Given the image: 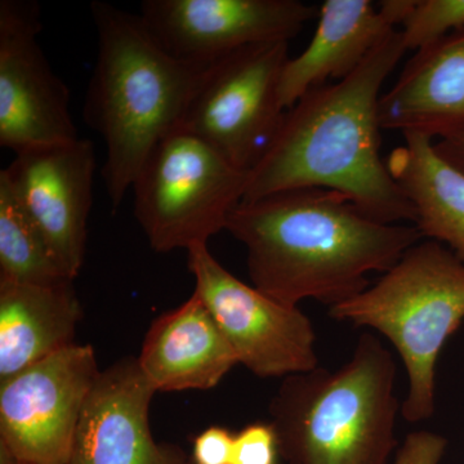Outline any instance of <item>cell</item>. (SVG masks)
I'll return each mask as SVG.
<instances>
[{"label": "cell", "instance_id": "cell-21", "mask_svg": "<svg viewBox=\"0 0 464 464\" xmlns=\"http://www.w3.org/2000/svg\"><path fill=\"white\" fill-rule=\"evenodd\" d=\"M277 453L271 424H250L235 436L232 464H275Z\"/></svg>", "mask_w": 464, "mask_h": 464}, {"label": "cell", "instance_id": "cell-16", "mask_svg": "<svg viewBox=\"0 0 464 464\" xmlns=\"http://www.w3.org/2000/svg\"><path fill=\"white\" fill-rule=\"evenodd\" d=\"M306 50L289 58L279 82V101L292 108L308 92L356 72L395 24L371 0H325Z\"/></svg>", "mask_w": 464, "mask_h": 464}, {"label": "cell", "instance_id": "cell-24", "mask_svg": "<svg viewBox=\"0 0 464 464\" xmlns=\"http://www.w3.org/2000/svg\"><path fill=\"white\" fill-rule=\"evenodd\" d=\"M435 146L442 158L464 172V130L436 140Z\"/></svg>", "mask_w": 464, "mask_h": 464}, {"label": "cell", "instance_id": "cell-23", "mask_svg": "<svg viewBox=\"0 0 464 464\" xmlns=\"http://www.w3.org/2000/svg\"><path fill=\"white\" fill-rule=\"evenodd\" d=\"M235 435L224 427H209L194 442V464H232Z\"/></svg>", "mask_w": 464, "mask_h": 464}, {"label": "cell", "instance_id": "cell-19", "mask_svg": "<svg viewBox=\"0 0 464 464\" xmlns=\"http://www.w3.org/2000/svg\"><path fill=\"white\" fill-rule=\"evenodd\" d=\"M0 282L56 285L74 282L0 172Z\"/></svg>", "mask_w": 464, "mask_h": 464}, {"label": "cell", "instance_id": "cell-18", "mask_svg": "<svg viewBox=\"0 0 464 464\" xmlns=\"http://www.w3.org/2000/svg\"><path fill=\"white\" fill-rule=\"evenodd\" d=\"M404 143L386 159L415 210V227L464 262V172L436 150L435 140L404 133Z\"/></svg>", "mask_w": 464, "mask_h": 464}, {"label": "cell", "instance_id": "cell-8", "mask_svg": "<svg viewBox=\"0 0 464 464\" xmlns=\"http://www.w3.org/2000/svg\"><path fill=\"white\" fill-rule=\"evenodd\" d=\"M195 290L215 317L237 362L259 378H285L319 366L313 323L289 307L240 282L219 264L208 246L188 250Z\"/></svg>", "mask_w": 464, "mask_h": 464}, {"label": "cell", "instance_id": "cell-6", "mask_svg": "<svg viewBox=\"0 0 464 464\" xmlns=\"http://www.w3.org/2000/svg\"><path fill=\"white\" fill-rule=\"evenodd\" d=\"M248 172L194 134L159 143L134 181V216L158 253L208 246L243 201Z\"/></svg>", "mask_w": 464, "mask_h": 464}, {"label": "cell", "instance_id": "cell-13", "mask_svg": "<svg viewBox=\"0 0 464 464\" xmlns=\"http://www.w3.org/2000/svg\"><path fill=\"white\" fill-rule=\"evenodd\" d=\"M155 391L137 357L101 371L92 389L67 464H188L176 445L159 444L150 429Z\"/></svg>", "mask_w": 464, "mask_h": 464}, {"label": "cell", "instance_id": "cell-26", "mask_svg": "<svg viewBox=\"0 0 464 464\" xmlns=\"http://www.w3.org/2000/svg\"><path fill=\"white\" fill-rule=\"evenodd\" d=\"M188 464H194V462H192V460H188Z\"/></svg>", "mask_w": 464, "mask_h": 464}, {"label": "cell", "instance_id": "cell-25", "mask_svg": "<svg viewBox=\"0 0 464 464\" xmlns=\"http://www.w3.org/2000/svg\"><path fill=\"white\" fill-rule=\"evenodd\" d=\"M0 464H30L18 460L14 456L8 453L5 449L0 448Z\"/></svg>", "mask_w": 464, "mask_h": 464}, {"label": "cell", "instance_id": "cell-14", "mask_svg": "<svg viewBox=\"0 0 464 464\" xmlns=\"http://www.w3.org/2000/svg\"><path fill=\"white\" fill-rule=\"evenodd\" d=\"M137 360L157 392L215 389L239 364L195 292L181 306L152 322Z\"/></svg>", "mask_w": 464, "mask_h": 464}, {"label": "cell", "instance_id": "cell-17", "mask_svg": "<svg viewBox=\"0 0 464 464\" xmlns=\"http://www.w3.org/2000/svg\"><path fill=\"white\" fill-rule=\"evenodd\" d=\"M72 283L0 282V383L75 344L83 311Z\"/></svg>", "mask_w": 464, "mask_h": 464}, {"label": "cell", "instance_id": "cell-1", "mask_svg": "<svg viewBox=\"0 0 464 464\" xmlns=\"http://www.w3.org/2000/svg\"><path fill=\"white\" fill-rule=\"evenodd\" d=\"M405 52L401 33L393 30L353 74L308 92L286 110L248 172L243 201L325 188L382 224L414 225V208L381 155V91Z\"/></svg>", "mask_w": 464, "mask_h": 464}, {"label": "cell", "instance_id": "cell-15", "mask_svg": "<svg viewBox=\"0 0 464 464\" xmlns=\"http://www.w3.org/2000/svg\"><path fill=\"white\" fill-rule=\"evenodd\" d=\"M382 130L432 140L464 130V29L415 52L380 101Z\"/></svg>", "mask_w": 464, "mask_h": 464}, {"label": "cell", "instance_id": "cell-11", "mask_svg": "<svg viewBox=\"0 0 464 464\" xmlns=\"http://www.w3.org/2000/svg\"><path fill=\"white\" fill-rule=\"evenodd\" d=\"M319 9L301 0H145L140 17L173 57L213 63L249 45L289 42Z\"/></svg>", "mask_w": 464, "mask_h": 464}, {"label": "cell", "instance_id": "cell-22", "mask_svg": "<svg viewBox=\"0 0 464 464\" xmlns=\"http://www.w3.org/2000/svg\"><path fill=\"white\" fill-rule=\"evenodd\" d=\"M447 448V438L439 433L411 432L399 448L392 464H440Z\"/></svg>", "mask_w": 464, "mask_h": 464}, {"label": "cell", "instance_id": "cell-9", "mask_svg": "<svg viewBox=\"0 0 464 464\" xmlns=\"http://www.w3.org/2000/svg\"><path fill=\"white\" fill-rule=\"evenodd\" d=\"M101 373L90 344H72L0 383V448L30 464H67Z\"/></svg>", "mask_w": 464, "mask_h": 464}, {"label": "cell", "instance_id": "cell-4", "mask_svg": "<svg viewBox=\"0 0 464 464\" xmlns=\"http://www.w3.org/2000/svg\"><path fill=\"white\" fill-rule=\"evenodd\" d=\"M395 359L364 333L338 371L284 378L268 413L286 464H389L398 448Z\"/></svg>", "mask_w": 464, "mask_h": 464}, {"label": "cell", "instance_id": "cell-2", "mask_svg": "<svg viewBox=\"0 0 464 464\" xmlns=\"http://www.w3.org/2000/svg\"><path fill=\"white\" fill-rule=\"evenodd\" d=\"M246 248L252 285L289 307H333L372 285L423 240L414 225L382 224L340 192L295 188L243 201L226 225Z\"/></svg>", "mask_w": 464, "mask_h": 464}, {"label": "cell", "instance_id": "cell-20", "mask_svg": "<svg viewBox=\"0 0 464 464\" xmlns=\"http://www.w3.org/2000/svg\"><path fill=\"white\" fill-rule=\"evenodd\" d=\"M464 29V0H415L402 23L406 52H420Z\"/></svg>", "mask_w": 464, "mask_h": 464}, {"label": "cell", "instance_id": "cell-3", "mask_svg": "<svg viewBox=\"0 0 464 464\" xmlns=\"http://www.w3.org/2000/svg\"><path fill=\"white\" fill-rule=\"evenodd\" d=\"M97 56L84 121L106 146L102 179L118 210L159 143L181 130L191 100L213 63L168 53L140 14L92 2Z\"/></svg>", "mask_w": 464, "mask_h": 464}, {"label": "cell", "instance_id": "cell-5", "mask_svg": "<svg viewBox=\"0 0 464 464\" xmlns=\"http://www.w3.org/2000/svg\"><path fill=\"white\" fill-rule=\"evenodd\" d=\"M329 315L390 340L408 374L402 418L423 422L435 413L440 353L464 320V262L438 241L423 239L373 285L329 307Z\"/></svg>", "mask_w": 464, "mask_h": 464}, {"label": "cell", "instance_id": "cell-12", "mask_svg": "<svg viewBox=\"0 0 464 464\" xmlns=\"http://www.w3.org/2000/svg\"><path fill=\"white\" fill-rule=\"evenodd\" d=\"M96 170L88 140L23 150L2 169L58 264L76 279L85 257Z\"/></svg>", "mask_w": 464, "mask_h": 464}, {"label": "cell", "instance_id": "cell-7", "mask_svg": "<svg viewBox=\"0 0 464 464\" xmlns=\"http://www.w3.org/2000/svg\"><path fill=\"white\" fill-rule=\"evenodd\" d=\"M289 58V42H273L217 61L191 100L181 130L249 172L282 123L279 82Z\"/></svg>", "mask_w": 464, "mask_h": 464}, {"label": "cell", "instance_id": "cell-10", "mask_svg": "<svg viewBox=\"0 0 464 464\" xmlns=\"http://www.w3.org/2000/svg\"><path fill=\"white\" fill-rule=\"evenodd\" d=\"M38 3L0 2V146L23 150L78 140L70 92L43 53Z\"/></svg>", "mask_w": 464, "mask_h": 464}]
</instances>
